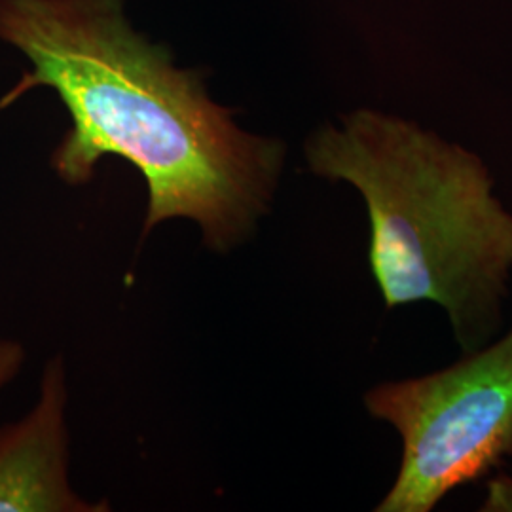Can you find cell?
<instances>
[{"label": "cell", "mask_w": 512, "mask_h": 512, "mask_svg": "<svg viewBox=\"0 0 512 512\" xmlns=\"http://www.w3.org/2000/svg\"><path fill=\"white\" fill-rule=\"evenodd\" d=\"M482 512H512V476H494L488 482L486 497L480 503Z\"/></svg>", "instance_id": "obj_5"}, {"label": "cell", "mask_w": 512, "mask_h": 512, "mask_svg": "<svg viewBox=\"0 0 512 512\" xmlns=\"http://www.w3.org/2000/svg\"><path fill=\"white\" fill-rule=\"evenodd\" d=\"M0 38L33 63L4 103L46 86L69 110L55 173L80 186L103 158L128 160L147 183L145 236L194 220L205 247L226 253L268 215L285 145L239 128L200 74L131 27L122 0H0Z\"/></svg>", "instance_id": "obj_1"}, {"label": "cell", "mask_w": 512, "mask_h": 512, "mask_svg": "<svg viewBox=\"0 0 512 512\" xmlns=\"http://www.w3.org/2000/svg\"><path fill=\"white\" fill-rule=\"evenodd\" d=\"M311 173L365 200L368 262L385 308L433 302L465 353L494 338L512 275V213L475 152L359 109L306 143Z\"/></svg>", "instance_id": "obj_2"}, {"label": "cell", "mask_w": 512, "mask_h": 512, "mask_svg": "<svg viewBox=\"0 0 512 512\" xmlns=\"http://www.w3.org/2000/svg\"><path fill=\"white\" fill-rule=\"evenodd\" d=\"M65 406V370L54 359L31 414L0 429V512L109 511L71 488Z\"/></svg>", "instance_id": "obj_4"}, {"label": "cell", "mask_w": 512, "mask_h": 512, "mask_svg": "<svg viewBox=\"0 0 512 512\" xmlns=\"http://www.w3.org/2000/svg\"><path fill=\"white\" fill-rule=\"evenodd\" d=\"M366 412L401 437L397 478L376 512H431L512 458V330L458 363L374 385Z\"/></svg>", "instance_id": "obj_3"}]
</instances>
